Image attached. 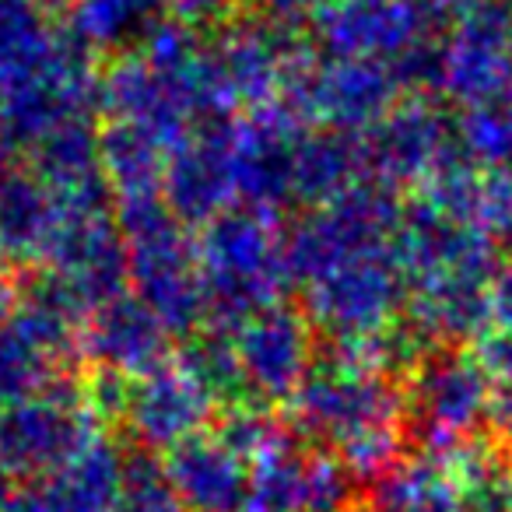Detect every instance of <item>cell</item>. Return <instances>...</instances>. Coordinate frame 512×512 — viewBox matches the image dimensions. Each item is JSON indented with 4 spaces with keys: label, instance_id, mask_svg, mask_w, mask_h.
Returning <instances> with one entry per match:
<instances>
[{
    "label": "cell",
    "instance_id": "cell-4",
    "mask_svg": "<svg viewBox=\"0 0 512 512\" xmlns=\"http://www.w3.org/2000/svg\"><path fill=\"white\" fill-rule=\"evenodd\" d=\"M200 295L214 302L225 320L267 309L288 274V253L264 214H221L197 256Z\"/></svg>",
    "mask_w": 512,
    "mask_h": 512
},
{
    "label": "cell",
    "instance_id": "cell-17",
    "mask_svg": "<svg viewBox=\"0 0 512 512\" xmlns=\"http://www.w3.org/2000/svg\"><path fill=\"white\" fill-rule=\"evenodd\" d=\"M467 151L495 162L498 169L509 172L512 165V88H505L502 95L474 106V116L467 120Z\"/></svg>",
    "mask_w": 512,
    "mask_h": 512
},
{
    "label": "cell",
    "instance_id": "cell-18",
    "mask_svg": "<svg viewBox=\"0 0 512 512\" xmlns=\"http://www.w3.org/2000/svg\"><path fill=\"white\" fill-rule=\"evenodd\" d=\"M488 327H509L512 330V264L502 267L491 281L488 292Z\"/></svg>",
    "mask_w": 512,
    "mask_h": 512
},
{
    "label": "cell",
    "instance_id": "cell-14",
    "mask_svg": "<svg viewBox=\"0 0 512 512\" xmlns=\"http://www.w3.org/2000/svg\"><path fill=\"white\" fill-rule=\"evenodd\" d=\"M376 512H460L453 467L439 456H418L390 470L376 488Z\"/></svg>",
    "mask_w": 512,
    "mask_h": 512
},
{
    "label": "cell",
    "instance_id": "cell-13",
    "mask_svg": "<svg viewBox=\"0 0 512 512\" xmlns=\"http://www.w3.org/2000/svg\"><path fill=\"white\" fill-rule=\"evenodd\" d=\"M309 102L334 123H365L379 116L390 99V78L372 71L369 60L344 57L337 67L316 74L309 85Z\"/></svg>",
    "mask_w": 512,
    "mask_h": 512
},
{
    "label": "cell",
    "instance_id": "cell-3",
    "mask_svg": "<svg viewBox=\"0 0 512 512\" xmlns=\"http://www.w3.org/2000/svg\"><path fill=\"white\" fill-rule=\"evenodd\" d=\"M221 435L246 460L242 512H337L344 498V470L337 460L302 453L288 432L264 418H242Z\"/></svg>",
    "mask_w": 512,
    "mask_h": 512
},
{
    "label": "cell",
    "instance_id": "cell-6",
    "mask_svg": "<svg viewBox=\"0 0 512 512\" xmlns=\"http://www.w3.org/2000/svg\"><path fill=\"white\" fill-rule=\"evenodd\" d=\"M488 411L491 379L477 358H442L421 372L414 425L432 449H460Z\"/></svg>",
    "mask_w": 512,
    "mask_h": 512
},
{
    "label": "cell",
    "instance_id": "cell-1",
    "mask_svg": "<svg viewBox=\"0 0 512 512\" xmlns=\"http://www.w3.org/2000/svg\"><path fill=\"white\" fill-rule=\"evenodd\" d=\"M390 211L379 193L344 190L295 239L288 264L306 285L316 320L337 334H372L397 295L400 249L390 239Z\"/></svg>",
    "mask_w": 512,
    "mask_h": 512
},
{
    "label": "cell",
    "instance_id": "cell-2",
    "mask_svg": "<svg viewBox=\"0 0 512 512\" xmlns=\"http://www.w3.org/2000/svg\"><path fill=\"white\" fill-rule=\"evenodd\" d=\"M397 393L376 365L341 358L309 372L299 390V418L309 432L334 442L341 460L376 474L397 449Z\"/></svg>",
    "mask_w": 512,
    "mask_h": 512
},
{
    "label": "cell",
    "instance_id": "cell-8",
    "mask_svg": "<svg viewBox=\"0 0 512 512\" xmlns=\"http://www.w3.org/2000/svg\"><path fill=\"white\" fill-rule=\"evenodd\" d=\"M211 386L197 372V365L158 362L141 376L130 400V421L137 435L151 446H183L200 435V425L211 411Z\"/></svg>",
    "mask_w": 512,
    "mask_h": 512
},
{
    "label": "cell",
    "instance_id": "cell-9",
    "mask_svg": "<svg viewBox=\"0 0 512 512\" xmlns=\"http://www.w3.org/2000/svg\"><path fill=\"white\" fill-rule=\"evenodd\" d=\"M169 484L186 512H242L246 460L225 435H193L172 449Z\"/></svg>",
    "mask_w": 512,
    "mask_h": 512
},
{
    "label": "cell",
    "instance_id": "cell-10",
    "mask_svg": "<svg viewBox=\"0 0 512 512\" xmlns=\"http://www.w3.org/2000/svg\"><path fill=\"white\" fill-rule=\"evenodd\" d=\"M442 81L453 95L470 106L502 95L512 88V22L505 18H481L449 39L442 53Z\"/></svg>",
    "mask_w": 512,
    "mask_h": 512
},
{
    "label": "cell",
    "instance_id": "cell-12",
    "mask_svg": "<svg viewBox=\"0 0 512 512\" xmlns=\"http://www.w3.org/2000/svg\"><path fill=\"white\" fill-rule=\"evenodd\" d=\"M123 463L99 439H88L53 470L46 502L57 512H113L123 488Z\"/></svg>",
    "mask_w": 512,
    "mask_h": 512
},
{
    "label": "cell",
    "instance_id": "cell-16",
    "mask_svg": "<svg viewBox=\"0 0 512 512\" xmlns=\"http://www.w3.org/2000/svg\"><path fill=\"white\" fill-rule=\"evenodd\" d=\"M460 512H512V453L470 446L449 460Z\"/></svg>",
    "mask_w": 512,
    "mask_h": 512
},
{
    "label": "cell",
    "instance_id": "cell-15",
    "mask_svg": "<svg viewBox=\"0 0 512 512\" xmlns=\"http://www.w3.org/2000/svg\"><path fill=\"white\" fill-rule=\"evenodd\" d=\"M379 169L390 172V179L418 176L435 169L442 151V127L428 109L414 106L404 113H393L379 127Z\"/></svg>",
    "mask_w": 512,
    "mask_h": 512
},
{
    "label": "cell",
    "instance_id": "cell-11",
    "mask_svg": "<svg viewBox=\"0 0 512 512\" xmlns=\"http://www.w3.org/2000/svg\"><path fill=\"white\" fill-rule=\"evenodd\" d=\"M165 327L141 299H113L99 309L92 327V355L120 372H148L162 351Z\"/></svg>",
    "mask_w": 512,
    "mask_h": 512
},
{
    "label": "cell",
    "instance_id": "cell-7",
    "mask_svg": "<svg viewBox=\"0 0 512 512\" xmlns=\"http://www.w3.org/2000/svg\"><path fill=\"white\" fill-rule=\"evenodd\" d=\"M95 439L85 414L64 397H25L0 418V467L57 470L74 449Z\"/></svg>",
    "mask_w": 512,
    "mask_h": 512
},
{
    "label": "cell",
    "instance_id": "cell-5",
    "mask_svg": "<svg viewBox=\"0 0 512 512\" xmlns=\"http://www.w3.org/2000/svg\"><path fill=\"white\" fill-rule=\"evenodd\" d=\"M130 239H134V278L141 302L158 316L165 330H183L197 316L200 302V271L190 246L179 235V228L165 218L162 204L127 214Z\"/></svg>",
    "mask_w": 512,
    "mask_h": 512
}]
</instances>
